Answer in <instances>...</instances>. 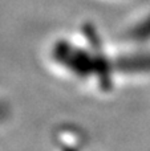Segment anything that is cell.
Listing matches in <instances>:
<instances>
[{
	"label": "cell",
	"mask_w": 150,
	"mask_h": 151,
	"mask_svg": "<svg viewBox=\"0 0 150 151\" xmlns=\"http://www.w3.org/2000/svg\"><path fill=\"white\" fill-rule=\"evenodd\" d=\"M112 37L124 44L150 49V4L130 13Z\"/></svg>",
	"instance_id": "obj_1"
}]
</instances>
